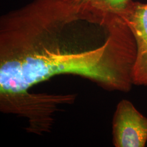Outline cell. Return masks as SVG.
<instances>
[{
    "instance_id": "cell-1",
    "label": "cell",
    "mask_w": 147,
    "mask_h": 147,
    "mask_svg": "<svg viewBox=\"0 0 147 147\" xmlns=\"http://www.w3.org/2000/svg\"><path fill=\"white\" fill-rule=\"evenodd\" d=\"M88 22L71 0H34L6 16L0 26V101L26 100L31 87L63 74L129 92L136 57L134 37L113 27L105 42L93 46Z\"/></svg>"
},
{
    "instance_id": "cell-2",
    "label": "cell",
    "mask_w": 147,
    "mask_h": 147,
    "mask_svg": "<svg viewBox=\"0 0 147 147\" xmlns=\"http://www.w3.org/2000/svg\"><path fill=\"white\" fill-rule=\"evenodd\" d=\"M113 142L116 147H144L147 142V118L130 101L118 103L112 121Z\"/></svg>"
},
{
    "instance_id": "cell-3",
    "label": "cell",
    "mask_w": 147,
    "mask_h": 147,
    "mask_svg": "<svg viewBox=\"0 0 147 147\" xmlns=\"http://www.w3.org/2000/svg\"><path fill=\"white\" fill-rule=\"evenodd\" d=\"M123 20L131 30L136 45L133 84L147 87V3L132 1Z\"/></svg>"
},
{
    "instance_id": "cell-4",
    "label": "cell",
    "mask_w": 147,
    "mask_h": 147,
    "mask_svg": "<svg viewBox=\"0 0 147 147\" xmlns=\"http://www.w3.org/2000/svg\"><path fill=\"white\" fill-rule=\"evenodd\" d=\"M82 19L106 28L123 20L132 0H72Z\"/></svg>"
}]
</instances>
